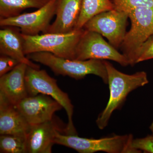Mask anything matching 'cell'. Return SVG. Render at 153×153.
Listing matches in <instances>:
<instances>
[{
    "instance_id": "9a60e30c",
    "label": "cell",
    "mask_w": 153,
    "mask_h": 153,
    "mask_svg": "<svg viewBox=\"0 0 153 153\" xmlns=\"http://www.w3.org/2000/svg\"><path fill=\"white\" fill-rule=\"evenodd\" d=\"M31 125L15 105L0 100V134L27 135Z\"/></svg>"
},
{
    "instance_id": "277c9868",
    "label": "cell",
    "mask_w": 153,
    "mask_h": 153,
    "mask_svg": "<svg viewBox=\"0 0 153 153\" xmlns=\"http://www.w3.org/2000/svg\"><path fill=\"white\" fill-rule=\"evenodd\" d=\"M134 139L131 134L101 138H85L77 134H68L57 131L55 143L71 148L80 153H94L99 152L108 153H139L132 147Z\"/></svg>"
},
{
    "instance_id": "d6986e66",
    "label": "cell",
    "mask_w": 153,
    "mask_h": 153,
    "mask_svg": "<svg viewBox=\"0 0 153 153\" xmlns=\"http://www.w3.org/2000/svg\"><path fill=\"white\" fill-rule=\"evenodd\" d=\"M114 9L128 12L140 7L153 8V0H109Z\"/></svg>"
},
{
    "instance_id": "7402d4cb",
    "label": "cell",
    "mask_w": 153,
    "mask_h": 153,
    "mask_svg": "<svg viewBox=\"0 0 153 153\" xmlns=\"http://www.w3.org/2000/svg\"><path fill=\"white\" fill-rule=\"evenodd\" d=\"M20 63L16 59L7 55L1 54L0 56V76L13 70Z\"/></svg>"
},
{
    "instance_id": "44dd1931",
    "label": "cell",
    "mask_w": 153,
    "mask_h": 153,
    "mask_svg": "<svg viewBox=\"0 0 153 153\" xmlns=\"http://www.w3.org/2000/svg\"><path fill=\"white\" fill-rule=\"evenodd\" d=\"M132 147L136 150L141 152L153 153V134L141 138L133 140Z\"/></svg>"
},
{
    "instance_id": "30bf717a",
    "label": "cell",
    "mask_w": 153,
    "mask_h": 153,
    "mask_svg": "<svg viewBox=\"0 0 153 153\" xmlns=\"http://www.w3.org/2000/svg\"><path fill=\"white\" fill-rule=\"evenodd\" d=\"M15 106L31 126L52 120L55 112L63 108L52 97L42 94L28 96Z\"/></svg>"
},
{
    "instance_id": "7a4b0ae2",
    "label": "cell",
    "mask_w": 153,
    "mask_h": 153,
    "mask_svg": "<svg viewBox=\"0 0 153 153\" xmlns=\"http://www.w3.org/2000/svg\"><path fill=\"white\" fill-rule=\"evenodd\" d=\"M27 57L48 66L56 74L68 76L76 80L82 79L88 74H94L100 77L105 83H108L107 72L104 60L67 59L47 52L32 53Z\"/></svg>"
},
{
    "instance_id": "e0dca14e",
    "label": "cell",
    "mask_w": 153,
    "mask_h": 153,
    "mask_svg": "<svg viewBox=\"0 0 153 153\" xmlns=\"http://www.w3.org/2000/svg\"><path fill=\"white\" fill-rule=\"evenodd\" d=\"M114 9L109 0H82L75 30L82 29L85 23L97 14Z\"/></svg>"
},
{
    "instance_id": "9c48e42d",
    "label": "cell",
    "mask_w": 153,
    "mask_h": 153,
    "mask_svg": "<svg viewBox=\"0 0 153 153\" xmlns=\"http://www.w3.org/2000/svg\"><path fill=\"white\" fill-rule=\"evenodd\" d=\"M58 1L49 0L45 5L32 13L0 19V26L19 27L22 34L29 36L38 35L41 32L44 33L56 14Z\"/></svg>"
},
{
    "instance_id": "5b68a950",
    "label": "cell",
    "mask_w": 153,
    "mask_h": 153,
    "mask_svg": "<svg viewBox=\"0 0 153 153\" xmlns=\"http://www.w3.org/2000/svg\"><path fill=\"white\" fill-rule=\"evenodd\" d=\"M25 82L28 95L35 96L39 94L48 95L62 105L68 117L66 134H77L72 120L74 106L67 94L58 87L57 80L49 76L45 70L28 66L25 74Z\"/></svg>"
},
{
    "instance_id": "52a82bcc",
    "label": "cell",
    "mask_w": 153,
    "mask_h": 153,
    "mask_svg": "<svg viewBox=\"0 0 153 153\" xmlns=\"http://www.w3.org/2000/svg\"><path fill=\"white\" fill-rule=\"evenodd\" d=\"M75 60H108L115 61L123 66L129 65L126 57L107 43L100 34L85 30L76 45Z\"/></svg>"
},
{
    "instance_id": "7c38bea8",
    "label": "cell",
    "mask_w": 153,
    "mask_h": 153,
    "mask_svg": "<svg viewBox=\"0 0 153 153\" xmlns=\"http://www.w3.org/2000/svg\"><path fill=\"white\" fill-rule=\"evenodd\" d=\"M27 65L20 63L0 77V100L15 105L27 97L25 74Z\"/></svg>"
},
{
    "instance_id": "ffe728a7",
    "label": "cell",
    "mask_w": 153,
    "mask_h": 153,
    "mask_svg": "<svg viewBox=\"0 0 153 153\" xmlns=\"http://www.w3.org/2000/svg\"><path fill=\"white\" fill-rule=\"evenodd\" d=\"M153 59V34L143 43L137 55L136 63Z\"/></svg>"
},
{
    "instance_id": "6da1fadb",
    "label": "cell",
    "mask_w": 153,
    "mask_h": 153,
    "mask_svg": "<svg viewBox=\"0 0 153 153\" xmlns=\"http://www.w3.org/2000/svg\"><path fill=\"white\" fill-rule=\"evenodd\" d=\"M105 64L110 95L106 106L96 120L97 125L100 129L106 127L113 112L121 106L129 94L149 82L147 74L145 71L126 74L118 71L108 61H105Z\"/></svg>"
},
{
    "instance_id": "ac0fdd59",
    "label": "cell",
    "mask_w": 153,
    "mask_h": 153,
    "mask_svg": "<svg viewBox=\"0 0 153 153\" xmlns=\"http://www.w3.org/2000/svg\"><path fill=\"white\" fill-rule=\"evenodd\" d=\"M1 153H27V135L1 134Z\"/></svg>"
},
{
    "instance_id": "3957f363",
    "label": "cell",
    "mask_w": 153,
    "mask_h": 153,
    "mask_svg": "<svg viewBox=\"0 0 153 153\" xmlns=\"http://www.w3.org/2000/svg\"><path fill=\"white\" fill-rule=\"evenodd\" d=\"M85 30H75L66 33H43L29 36L22 34L26 55L38 52L52 53L57 57L74 59L76 45Z\"/></svg>"
},
{
    "instance_id": "8992f818",
    "label": "cell",
    "mask_w": 153,
    "mask_h": 153,
    "mask_svg": "<svg viewBox=\"0 0 153 153\" xmlns=\"http://www.w3.org/2000/svg\"><path fill=\"white\" fill-rule=\"evenodd\" d=\"M131 27L121 45L129 65L136 64L137 55L144 42L153 34V8L140 7L128 13Z\"/></svg>"
},
{
    "instance_id": "ba28073f",
    "label": "cell",
    "mask_w": 153,
    "mask_h": 153,
    "mask_svg": "<svg viewBox=\"0 0 153 153\" xmlns=\"http://www.w3.org/2000/svg\"><path fill=\"white\" fill-rule=\"evenodd\" d=\"M128 13L114 9L97 14L88 21L83 29L105 37L116 49L120 47L125 37Z\"/></svg>"
},
{
    "instance_id": "5bb4252c",
    "label": "cell",
    "mask_w": 153,
    "mask_h": 153,
    "mask_svg": "<svg viewBox=\"0 0 153 153\" xmlns=\"http://www.w3.org/2000/svg\"><path fill=\"white\" fill-rule=\"evenodd\" d=\"M0 52L28 66L39 69L40 66L26 57L24 50L22 33L12 28L4 27L0 30Z\"/></svg>"
},
{
    "instance_id": "4fadbf2b",
    "label": "cell",
    "mask_w": 153,
    "mask_h": 153,
    "mask_svg": "<svg viewBox=\"0 0 153 153\" xmlns=\"http://www.w3.org/2000/svg\"><path fill=\"white\" fill-rule=\"evenodd\" d=\"M82 0H58L56 19L44 33H66L75 30Z\"/></svg>"
},
{
    "instance_id": "2e32d148",
    "label": "cell",
    "mask_w": 153,
    "mask_h": 153,
    "mask_svg": "<svg viewBox=\"0 0 153 153\" xmlns=\"http://www.w3.org/2000/svg\"><path fill=\"white\" fill-rule=\"evenodd\" d=\"M49 0H0L1 19L16 16L29 8L39 9Z\"/></svg>"
},
{
    "instance_id": "8fae6325",
    "label": "cell",
    "mask_w": 153,
    "mask_h": 153,
    "mask_svg": "<svg viewBox=\"0 0 153 153\" xmlns=\"http://www.w3.org/2000/svg\"><path fill=\"white\" fill-rule=\"evenodd\" d=\"M52 120L31 126L27 134V153H50L57 131L66 134V130L61 128Z\"/></svg>"
},
{
    "instance_id": "603a6c76",
    "label": "cell",
    "mask_w": 153,
    "mask_h": 153,
    "mask_svg": "<svg viewBox=\"0 0 153 153\" xmlns=\"http://www.w3.org/2000/svg\"><path fill=\"white\" fill-rule=\"evenodd\" d=\"M149 128L151 131H152V134H153V122L151 124V126L149 127Z\"/></svg>"
}]
</instances>
